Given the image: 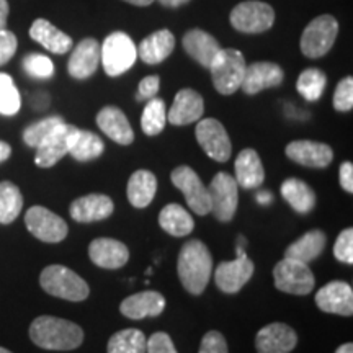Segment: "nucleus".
Returning <instances> with one entry per match:
<instances>
[{"label":"nucleus","instance_id":"nucleus-1","mask_svg":"<svg viewBox=\"0 0 353 353\" xmlns=\"http://www.w3.org/2000/svg\"><path fill=\"white\" fill-rule=\"evenodd\" d=\"M180 283L193 296H200L213 275V255L201 241L192 239L183 244L176 260Z\"/></svg>","mask_w":353,"mask_h":353},{"label":"nucleus","instance_id":"nucleus-2","mask_svg":"<svg viewBox=\"0 0 353 353\" xmlns=\"http://www.w3.org/2000/svg\"><path fill=\"white\" fill-rule=\"evenodd\" d=\"M30 339L44 350H76L83 342V330L76 322L54 316H39L30 325Z\"/></svg>","mask_w":353,"mask_h":353},{"label":"nucleus","instance_id":"nucleus-3","mask_svg":"<svg viewBox=\"0 0 353 353\" xmlns=\"http://www.w3.org/2000/svg\"><path fill=\"white\" fill-rule=\"evenodd\" d=\"M39 285L48 294L65 301H85L90 294L87 281L64 265H50L39 275Z\"/></svg>","mask_w":353,"mask_h":353},{"label":"nucleus","instance_id":"nucleus-4","mask_svg":"<svg viewBox=\"0 0 353 353\" xmlns=\"http://www.w3.org/2000/svg\"><path fill=\"white\" fill-rule=\"evenodd\" d=\"M245 65L244 54L241 51L234 50V48L219 50L208 68L216 92H219L221 95L236 94L241 88L242 79H244Z\"/></svg>","mask_w":353,"mask_h":353},{"label":"nucleus","instance_id":"nucleus-5","mask_svg":"<svg viewBox=\"0 0 353 353\" xmlns=\"http://www.w3.org/2000/svg\"><path fill=\"white\" fill-rule=\"evenodd\" d=\"M138 51L132 39L123 32H114L100 46V63L110 77H118L134 65Z\"/></svg>","mask_w":353,"mask_h":353},{"label":"nucleus","instance_id":"nucleus-6","mask_svg":"<svg viewBox=\"0 0 353 353\" xmlns=\"http://www.w3.org/2000/svg\"><path fill=\"white\" fill-rule=\"evenodd\" d=\"M273 280L278 291L306 296L316 286V278L307 263L283 257L273 268Z\"/></svg>","mask_w":353,"mask_h":353},{"label":"nucleus","instance_id":"nucleus-7","mask_svg":"<svg viewBox=\"0 0 353 353\" xmlns=\"http://www.w3.org/2000/svg\"><path fill=\"white\" fill-rule=\"evenodd\" d=\"M211 213L221 223L232 221L239 205V185L232 175L218 172L208 185Z\"/></svg>","mask_w":353,"mask_h":353},{"label":"nucleus","instance_id":"nucleus-8","mask_svg":"<svg viewBox=\"0 0 353 353\" xmlns=\"http://www.w3.org/2000/svg\"><path fill=\"white\" fill-rule=\"evenodd\" d=\"M339 33V23L332 15L317 17L304 28L301 37V51L306 57L317 59L332 50Z\"/></svg>","mask_w":353,"mask_h":353},{"label":"nucleus","instance_id":"nucleus-9","mask_svg":"<svg viewBox=\"0 0 353 353\" xmlns=\"http://www.w3.org/2000/svg\"><path fill=\"white\" fill-rule=\"evenodd\" d=\"M231 25L242 33H263L270 30L275 21V10L260 0H247L234 7L231 12Z\"/></svg>","mask_w":353,"mask_h":353},{"label":"nucleus","instance_id":"nucleus-10","mask_svg":"<svg viewBox=\"0 0 353 353\" xmlns=\"http://www.w3.org/2000/svg\"><path fill=\"white\" fill-rule=\"evenodd\" d=\"M172 183L183 193L188 208L195 214L206 216L211 213L208 187L201 182L200 175L192 167L180 165L172 170Z\"/></svg>","mask_w":353,"mask_h":353},{"label":"nucleus","instance_id":"nucleus-11","mask_svg":"<svg viewBox=\"0 0 353 353\" xmlns=\"http://www.w3.org/2000/svg\"><path fill=\"white\" fill-rule=\"evenodd\" d=\"M25 224L37 239L48 244L63 242L69 232L68 223L44 206H32L26 211Z\"/></svg>","mask_w":353,"mask_h":353},{"label":"nucleus","instance_id":"nucleus-12","mask_svg":"<svg viewBox=\"0 0 353 353\" xmlns=\"http://www.w3.org/2000/svg\"><path fill=\"white\" fill-rule=\"evenodd\" d=\"M195 134L198 144L206 152V156L216 162L229 161L232 154V144L223 123L214 118H205L198 121Z\"/></svg>","mask_w":353,"mask_h":353},{"label":"nucleus","instance_id":"nucleus-13","mask_svg":"<svg viewBox=\"0 0 353 353\" xmlns=\"http://www.w3.org/2000/svg\"><path fill=\"white\" fill-rule=\"evenodd\" d=\"M255 265L247 257L244 249L237 247V259L231 262H221L216 267L214 281L216 286L226 294H234L241 291L254 275Z\"/></svg>","mask_w":353,"mask_h":353},{"label":"nucleus","instance_id":"nucleus-14","mask_svg":"<svg viewBox=\"0 0 353 353\" xmlns=\"http://www.w3.org/2000/svg\"><path fill=\"white\" fill-rule=\"evenodd\" d=\"M76 130V126L68 125V123H61L37 148L34 164L41 167V169H50V167L56 165L64 156H68L70 141H72Z\"/></svg>","mask_w":353,"mask_h":353},{"label":"nucleus","instance_id":"nucleus-15","mask_svg":"<svg viewBox=\"0 0 353 353\" xmlns=\"http://www.w3.org/2000/svg\"><path fill=\"white\" fill-rule=\"evenodd\" d=\"M316 304L322 312L337 316L353 314V290L347 281H330L317 291Z\"/></svg>","mask_w":353,"mask_h":353},{"label":"nucleus","instance_id":"nucleus-16","mask_svg":"<svg viewBox=\"0 0 353 353\" xmlns=\"http://www.w3.org/2000/svg\"><path fill=\"white\" fill-rule=\"evenodd\" d=\"M286 157L309 169H325L334 161L332 148L316 141H293L286 145Z\"/></svg>","mask_w":353,"mask_h":353},{"label":"nucleus","instance_id":"nucleus-17","mask_svg":"<svg viewBox=\"0 0 353 353\" xmlns=\"http://www.w3.org/2000/svg\"><path fill=\"white\" fill-rule=\"evenodd\" d=\"M298 345V334L283 322H273L259 330L255 348L259 353H290Z\"/></svg>","mask_w":353,"mask_h":353},{"label":"nucleus","instance_id":"nucleus-18","mask_svg":"<svg viewBox=\"0 0 353 353\" xmlns=\"http://www.w3.org/2000/svg\"><path fill=\"white\" fill-rule=\"evenodd\" d=\"M285 79V72L275 63H252L245 65L244 79L241 88L247 95H257L265 88H273L281 85Z\"/></svg>","mask_w":353,"mask_h":353},{"label":"nucleus","instance_id":"nucleus-19","mask_svg":"<svg viewBox=\"0 0 353 353\" xmlns=\"http://www.w3.org/2000/svg\"><path fill=\"white\" fill-rule=\"evenodd\" d=\"M205 113V100L193 88H182L175 95L174 105L167 113V121L174 126H185L200 121Z\"/></svg>","mask_w":353,"mask_h":353},{"label":"nucleus","instance_id":"nucleus-20","mask_svg":"<svg viewBox=\"0 0 353 353\" xmlns=\"http://www.w3.org/2000/svg\"><path fill=\"white\" fill-rule=\"evenodd\" d=\"M88 257L97 267L107 268V270H117L130 260V250L123 242L110 237H99L88 245Z\"/></svg>","mask_w":353,"mask_h":353},{"label":"nucleus","instance_id":"nucleus-21","mask_svg":"<svg viewBox=\"0 0 353 353\" xmlns=\"http://www.w3.org/2000/svg\"><path fill=\"white\" fill-rule=\"evenodd\" d=\"M100 64V46L94 38H85L74 48L69 57L68 72L77 81H85L92 77Z\"/></svg>","mask_w":353,"mask_h":353},{"label":"nucleus","instance_id":"nucleus-22","mask_svg":"<svg viewBox=\"0 0 353 353\" xmlns=\"http://www.w3.org/2000/svg\"><path fill=\"white\" fill-rule=\"evenodd\" d=\"M114 211V203L110 196L100 195V193H92L77 198L70 205L69 213L74 221L82 224L97 223V221H103L110 218Z\"/></svg>","mask_w":353,"mask_h":353},{"label":"nucleus","instance_id":"nucleus-23","mask_svg":"<svg viewBox=\"0 0 353 353\" xmlns=\"http://www.w3.org/2000/svg\"><path fill=\"white\" fill-rule=\"evenodd\" d=\"M165 298L159 291H141L123 299L120 304L121 314L132 321H141L145 317H157L164 312Z\"/></svg>","mask_w":353,"mask_h":353},{"label":"nucleus","instance_id":"nucleus-24","mask_svg":"<svg viewBox=\"0 0 353 353\" xmlns=\"http://www.w3.org/2000/svg\"><path fill=\"white\" fill-rule=\"evenodd\" d=\"M97 125L110 139L117 144L130 145L134 141V131L128 121L126 114L118 107H103L97 114Z\"/></svg>","mask_w":353,"mask_h":353},{"label":"nucleus","instance_id":"nucleus-25","mask_svg":"<svg viewBox=\"0 0 353 353\" xmlns=\"http://www.w3.org/2000/svg\"><path fill=\"white\" fill-rule=\"evenodd\" d=\"M236 182L239 187L245 190H252L262 187L265 182V169L260 161L259 152L255 149H244L236 159Z\"/></svg>","mask_w":353,"mask_h":353},{"label":"nucleus","instance_id":"nucleus-26","mask_svg":"<svg viewBox=\"0 0 353 353\" xmlns=\"http://www.w3.org/2000/svg\"><path fill=\"white\" fill-rule=\"evenodd\" d=\"M182 43L185 52L206 69L210 68L214 56L218 54L221 50L219 43L216 41L214 37H211L210 33L198 28L190 30V32L185 33Z\"/></svg>","mask_w":353,"mask_h":353},{"label":"nucleus","instance_id":"nucleus-27","mask_svg":"<svg viewBox=\"0 0 353 353\" xmlns=\"http://www.w3.org/2000/svg\"><path fill=\"white\" fill-rule=\"evenodd\" d=\"M30 37L41 44L44 50L54 54H65L72 50V38L44 19L33 21V25L30 26Z\"/></svg>","mask_w":353,"mask_h":353},{"label":"nucleus","instance_id":"nucleus-28","mask_svg":"<svg viewBox=\"0 0 353 353\" xmlns=\"http://www.w3.org/2000/svg\"><path fill=\"white\" fill-rule=\"evenodd\" d=\"M175 48V38L169 30H159V32L149 34L136 48L139 59L145 64H161L172 54Z\"/></svg>","mask_w":353,"mask_h":353},{"label":"nucleus","instance_id":"nucleus-29","mask_svg":"<svg viewBox=\"0 0 353 353\" xmlns=\"http://www.w3.org/2000/svg\"><path fill=\"white\" fill-rule=\"evenodd\" d=\"M157 179L149 170H136L128 180L126 195L134 208H145L156 196Z\"/></svg>","mask_w":353,"mask_h":353},{"label":"nucleus","instance_id":"nucleus-30","mask_svg":"<svg viewBox=\"0 0 353 353\" xmlns=\"http://www.w3.org/2000/svg\"><path fill=\"white\" fill-rule=\"evenodd\" d=\"M159 226L174 237L190 236L195 229V221L187 210L176 203H170L159 213Z\"/></svg>","mask_w":353,"mask_h":353},{"label":"nucleus","instance_id":"nucleus-31","mask_svg":"<svg viewBox=\"0 0 353 353\" xmlns=\"http://www.w3.org/2000/svg\"><path fill=\"white\" fill-rule=\"evenodd\" d=\"M325 241H327V237L319 229L309 231L285 250V257L298 260V262L303 263L312 262V260H316L322 254L325 247Z\"/></svg>","mask_w":353,"mask_h":353},{"label":"nucleus","instance_id":"nucleus-32","mask_svg":"<svg viewBox=\"0 0 353 353\" xmlns=\"http://www.w3.org/2000/svg\"><path fill=\"white\" fill-rule=\"evenodd\" d=\"M281 196L296 213L307 214L316 206L314 190L299 179H286L281 183Z\"/></svg>","mask_w":353,"mask_h":353},{"label":"nucleus","instance_id":"nucleus-33","mask_svg":"<svg viewBox=\"0 0 353 353\" xmlns=\"http://www.w3.org/2000/svg\"><path fill=\"white\" fill-rule=\"evenodd\" d=\"M103 149L105 144L100 136H97L92 131L79 130L77 128L72 136V141H70L69 154L79 162H88L100 157L103 154Z\"/></svg>","mask_w":353,"mask_h":353},{"label":"nucleus","instance_id":"nucleus-34","mask_svg":"<svg viewBox=\"0 0 353 353\" xmlns=\"http://www.w3.org/2000/svg\"><path fill=\"white\" fill-rule=\"evenodd\" d=\"M145 337L139 329H123L113 334L108 341V353H145Z\"/></svg>","mask_w":353,"mask_h":353},{"label":"nucleus","instance_id":"nucleus-35","mask_svg":"<svg viewBox=\"0 0 353 353\" xmlns=\"http://www.w3.org/2000/svg\"><path fill=\"white\" fill-rule=\"evenodd\" d=\"M23 208L20 188L12 182H0V224H12Z\"/></svg>","mask_w":353,"mask_h":353},{"label":"nucleus","instance_id":"nucleus-36","mask_svg":"<svg viewBox=\"0 0 353 353\" xmlns=\"http://www.w3.org/2000/svg\"><path fill=\"white\" fill-rule=\"evenodd\" d=\"M167 125V110L164 100L154 99L148 100V105L144 107L143 117H141V128H143L144 134L157 136L164 131Z\"/></svg>","mask_w":353,"mask_h":353},{"label":"nucleus","instance_id":"nucleus-37","mask_svg":"<svg viewBox=\"0 0 353 353\" xmlns=\"http://www.w3.org/2000/svg\"><path fill=\"white\" fill-rule=\"evenodd\" d=\"M325 83H327V77H325V74L322 72L321 69L311 68V69L303 70V72L299 74L296 88L299 95H301L304 100L317 101L322 97V94H324Z\"/></svg>","mask_w":353,"mask_h":353},{"label":"nucleus","instance_id":"nucleus-38","mask_svg":"<svg viewBox=\"0 0 353 353\" xmlns=\"http://www.w3.org/2000/svg\"><path fill=\"white\" fill-rule=\"evenodd\" d=\"M21 97L13 79L6 72H0V114L13 117L20 112Z\"/></svg>","mask_w":353,"mask_h":353},{"label":"nucleus","instance_id":"nucleus-39","mask_svg":"<svg viewBox=\"0 0 353 353\" xmlns=\"http://www.w3.org/2000/svg\"><path fill=\"white\" fill-rule=\"evenodd\" d=\"M61 123H64V120L61 117H50V118H44L41 121L33 123V125H30L23 131L25 144L30 145V148L37 149L38 145L41 144L43 141L61 125Z\"/></svg>","mask_w":353,"mask_h":353},{"label":"nucleus","instance_id":"nucleus-40","mask_svg":"<svg viewBox=\"0 0 353 353\" xmlns=\"http://www.w3.org/2000/svg\"><path fill=\"white\" fill-rule=\"evenodd\" d=\"M23 68L32 77L50 79L54 74V64L48 56L44 54H28L23 59Z\"/></svg>","mask_w":353,"mask_h":353},{"label":"nucleus","instance_id":"nucleus-41","mask_svg":"<svg viewBox=\"0 0 353 353\" xmlns=\"http://www.w3.org/2000/svg\"><path fill=\"white\" fill-rule=\"evenodd\" d=\"M334 108L337 112H350L353 108V79L345 77L337 83L332 99Z\"/></svg>","mask_w":353,"mask_h":353},{"label":"nucleus","instance_id":"nucleus-42","mask_svg":"<svg viewBox=\"0 0 353 353\" xmlns=\"http://www.w3.org/2000/svg\"><path fill=\"white\" fill-rule=\"evenodd\" d=\"M334 255L339 262L353 263V229L348 228L339 234L334 244Z\"/></svg>","mask_w":353,"mask_h":353},{"label":"nucleus","instance_id":"nucleus-43","mask_svg":"<svg viewBox=\"0 0 353 353\" xmlns=\"http://www.w3.org/2000/svg\"><path fill=\"white\" fill-rule=\"evenodd\" d=\"M198 353H229L226 339L218 330H210L203 335Z\"/></svg>","mask_w":353,"mask_h":353},{"label":"nucleus","instance_id":"nucleus-44","mask_svg":"<svg viewBox=\"0 0 353 353\" xmlns=\"http://www.w3.org/2000/svg\"><path fill=\"white\" fill-rule=\"evenodd\" d=\"M145 353H179L172 342L170 335L165 332H156L148 339Z\"/></svg>","mask_w":353,"mask_h":353},{"label":"nucleus","instance_id":"nucleus-45","mask_svg":"<svg viewBox=\"0 0 353 353\" xmlns=\"http://www.w3.org/2000/svg\"><path fill=\"white\" fill-rule=\"evenodd\" d=\"M17 48H19V41L15 34L6 28L0 30V65L7 64L15 56Z\"/></svg>","mask_w":353,"mask_h":353},{"label":"nucleus","instance_id":"nucleus-46","mask_svg":"<svg viewBox=\"0 0 353 353\" xmlns=\"http://www.w3.org/2000/svg\"><path fill=\"white\" fill-rule=\"evenodd\" d=\"M159 87H161V79L159 76H148L139 82L138 94H136V100L138 101H148L157 95Z\"/></svg>","mask_w":353,"mask_h":353},{"label":"nucleus","instance_id":"nucleus-47","mask_svg":"<svg viewBox=\"0 0 353 353\" xmlns=\"http://www.w3.org/2000/svg\"><path fill=\"white\" fill-rule=\"evenodd\" d=\"M339 179H341L342 188L347 193H353V164L352 162H343L339 170Z\"/></svg>","mask_w":353,"mask_h":353},{"label":"nucleus","instance_id":"nucleus-48","mask_svg":"<svg viewBox=\"0 0 353 353\" xmlns=\"http://www.w3.org/2000/svg\"><path fill=\"white\" fill-rule=\"evenodd\" d=\"M8 2L7 0H0V30H3L7 26L8 20Z\"/></svg>","mask_w":353,"mask_h":353},{"label":"nucleus","instance_id":"nucleus-49","mask_svg":"<svg viewBox=\"0 0 353 353\" xmlns=\"http://www.w3.org/2000/svg\"><path fill=\"white\" fill-rule=\"evenodd\" d=\"M10 154H12L10 144L6 143V141H0V164H2V162H6L7 159L10 157Z\"/></svg>","mask_w":353,"mask_h":353},{"label":"nucleus","instance_id":"nucleus-50","mask_svg":"<svg viewBox=\"0 0 353 353\" xmlns=\"http://www.w3.org/2000/svg\"><path fill=\"white\" fill-rule=\"evenodd\" d=\"M157 2H161V6H164L167 8H176L188 3L190 0H157Z\"/></svg>","mask_w":353,"mask_h":353},{"label":"nucleus","instance_id":"nucleus-51","mask_svg":"<svg viewBox=\"0 0 353 353\" xmlns=\"http://www.w3.org/2000/svg\"><path fill=\"white\" fill-rule=\"evenodd\" d=\"M257 201L260 203V205H268V203L272 201V193H268V192H259L257 193Z\"/></svg>","mask_w":353,"mask_h":353},{"label":"nucleus","instance_id":"nucleus-52","mask_svg":"<svg viewBox=\"0 0 353 353\" xmlns=\"http://www.w3.org/2000/svg\"><path fill=\"white\" fill-rule=\"evenodd\" d=\"M128 3H132V6H138V7H148L151 6L154 0H125Z\"/></svg>","mask_w":353,"mask_h":353},{"label":"nucleus","instance_id":"nucleus-53","mask_svg":"<svg viewBox=\"0 0 353 353\" xmlns=\"http://www.w3.org/2000/svg\"><path fill=\"white\" fill-rule=\"evenodd\" d=\"M335 353H353V343L350 342L343 343V345H341L337 350H335Z\"/></svg>","mask_w":353,"mask_h":353},{"label":"nucleus","instance_id":"nucleus-54","mask_svg":"<svg viewBox=\"0 0 353 353\" xmlns=\"http://www.w3.org/2000/svg\"><path fill=\"white\" fill-rule=\"evenodd\" d=\"M0 353H12V352H10V350H7V348L0 347Z\"/></svg>","mask_w":353,"mask_h":353},{"label":"nucleus","instance_id":"nucleus-55","mask_svg":"<svg viewBox=\"0 0 353 353\" xmlns=\"http://www.w3.org/2000/svg\"><path fill=\"white\" fill-rule=\"evenodd\" d=\"M145 275H152V268H148V270H145Z\"/></svg>","mask_w":353,"mask_h":353}]
</instances>
